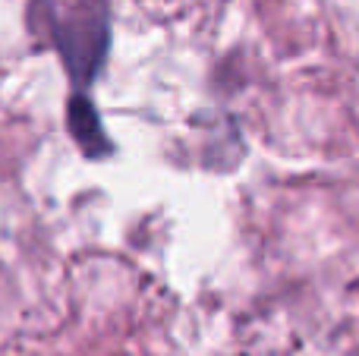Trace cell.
<instances>
[{
    "mask_svg": "<svg viewBox=\"0 0 359 356\" xmlns=\"http://www.w3.org/2000/svg\"><path fill=\"white\" fill-rule=\"evenodd\" d=\"M69 73L92 79L107 48V0H35Z\"/></svg>",
    "mask_w": 359,
    "mask_h": 356,
    "instance_id": "cell-1",
    "label": "cell"
}]
</instances>
